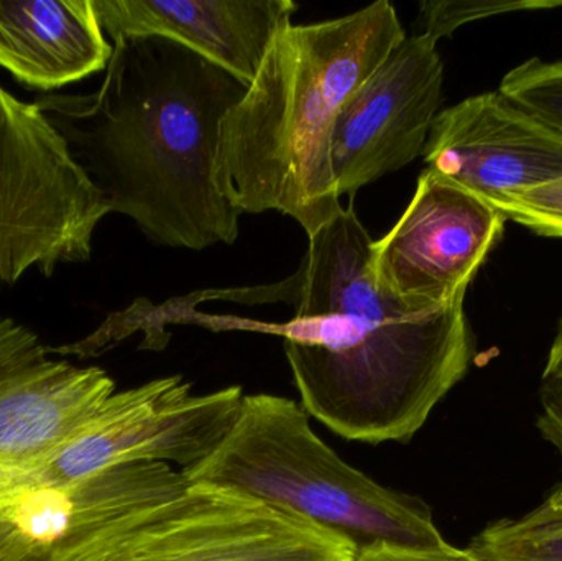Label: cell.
<instances>
[{"label":"cell","mask_w":562,"mask_h":561,"mask_svg":"<svg viewBox=\"0 0 562 561\" xmlns=\"http://www.w3.org/2000/svg\"><path fill=\"white\" fill-rule=\"evenodd\" d=\"M307 239L286 280L200 296L294 306L280 333L301 407L346 440L406 444L474 361L464 299L418 306L376 289L373 240L352 207Z\"/></svg>","instance_id":"1"},{"label":"cell","mask_w":562,"mask_h":561,"mask_svg":"<svg viewBox=\"0 0 562 561\" xmlns=\"http://www.w3.org/2000/svg\"><path fill=\"white\" fill-rule=\"evenodd\" d=\"M249 86L164 36L114 40L91 94H42L40 111L68 145L111 213L160 246L236 243L240 211L216 183L224 115Z\"/></svg>","instance_id":"2"},{"label":"cell","mask_w":562,"mask_h":561,"mask_svg":"<svg viewBox=\"0 0 562 561\" xmlns=\"http://www.w3.org/2000/svg\"><path fill=\"white\" fill-rule=\"evenodd\" d=\"M405 38L386 0L327 22L283 26L221 124V193L240 214L293 217L307 237L326 226L344 210L329 167L334 121Z\"/></svg>","instance_id":"3"},{"label":"cell","mask_w":562,"mask_h":561,"mask_svg":"<svg viewBox=\"0 0 562 561\" xmlns=\"http://www.w3.org/2000/svg\"><path fill=\"white\" fill-rule=\"evenodd\" d=\"M183 474L190 483L229 487L334 530L359 552L376 543H448L425 501L350 467L317 437L301 404L280 395H246L216 450Z\"/></svg>","instance_id":"4"},{"label":"cell","mask_w":562,"mask_h":561,"mask_svg":"<svg viewBox=\"0 0 562 561\" xmlns=\"http://www.w3.org/2000/svg\"><path fill=\"white\" fill-rule=\"evenodd\" d=\"M108 201L35 102L0 86V289L30 269L88 262Z\"/></svg>","instance_id":"5"},{"label":"cell","mask_w":562,"mask_h":561,"mask_svg":"<svg viewBox=\"0 0 562 561\" xmlns=\"http://www.w3.org/2000/svg\"><path fill=\"white\" fill-rule=\"evenodd\" d=\"M244 397L239 385L193 394L181 375L115 391L69 440L25 464L33 480L59 487L122 464L167 463L190 470L226 437Z\"/></svg>","instance_id":"6"},{"label":"cell","mask_w":562,"mask_h":561,"mask_svg":"<svg viewBox=\"0 0 562 561\" xmlns=\"http://www.w3.org/2000/svg\"><path fill=\"white\" fill-rule=\"evenodd\" d=\"M310 524L229 487L184 480L59 561H256Z\"/></svg>","instance_id":"7"},{"label":"cell","mask_w":562,"mask_h":561,"mask_svg":"<svg viewBox=\"0 0 562 561\" xmlns=\"http://www.w3.org/2000/svg\"><path fill=\"white\" fill-rule=\"evenodd\" d=\"M505 221L494 206L426 168L398 223L372 243L373 282L409 305L465 299Z\"/></svg>","instance_id":"8"},{"label":"cell","mask_w":562,"mask_h":561,"mask_svg":"<svg viewBox=\"0 0 562 561\" xmlns=\"http://www.w3.org/2000/svg\"><path fill=\"white\" fill-rule=\"evenodd\" d=\"M431 36H406L344 102L329 167L337 197L402 170L423 155L441 102L445 66Z\"/></svg>","instance_id":"9"},{"label":"cell","mask_w":562,"mask_h":561,"mask_svg":"<svg viewBox=\"0 0 562 561\" xmlns=\"http://www.w3.org/2000/svg\"><path fill=\"white\" fill-rule=\"evenodd\" d=\"M423 157L494 206L562 178V134L501 91L482 92L436 115Z\"/></svg>","instance_id":"10"},{"label":"cell","mask_w":562,"mask_h":561,"mask_svg":"<svg viewBox=\"0 0 562 561\" xmlns=\"http://www.w3.org/2000/svg\"><path fill=\"white\" fill-rule=\"evenodd\" d=\"M0 497V561H59L184 480L167 463L111 468L69 486H36L22 463Z\"/></svg>","instance_id":"11"},{"label":"cell","mask_w":562,"mask_h":561,"mask_svg":"<svg viewBox=\"0 0 562 561\" xmlns=\"http://www.w3.org/2000/svg\"><path fill=\"white\" fill-rule=\"evenodd\" d=\"M114 392L104 369L49 358L35 333L0 316V463L45 457Z\"/></svg>","instance_id":"12"},{"label":"cell","mask_w":562,"mask_h":561,"mask_svg":"<svg viewBox=\"0 0 562 561\" xmlns=\"http://www.w3.org/2000/svg\"><path fill=\"white\" fill-rule=\"evenodd\" d=\"M102 32L164 36L250 86L273 38L291 23V0H92Z\"/></svg>","instance_id":"13"},{"label":"cell","mask_w":562,"mask_h":561,"mask_svg":"<svg viewBox=\"0 0 562 561\" xmlns=\"http://www.w3.org/2000/svg\"><path fill=\"white\" fill-rule=\"evenodd\" d=\"M112 49L92 0H0V68L26 88L52 94L104 71Z\"/></svg>","instance_id":"14"},{"label":"cell","mask_w":562,"mask_h":561,"mask_svg":"<svg viewBox=\"0 0 562 561\" xmlns=\"http://www.w3.org/2000/svg\"><path fill=\"white\" fill-rule=\"evenodd\" d=\"M468 549L482 561H562V483L524 516L492 520Z\"/></svg>","instance_id":"15"},{"label":"cell","mask_w":562,"mask_h":561,"mask_svg":"<svg viewBox=\"0 0 562 561\" xmlns=\"http://www.w3.org/2000/svg\"><path fill=\"white\" fill-rule=\"evenodd\" d=\"M498 91L562 134V61L528 59L505 75Z\"/></svg>","instance_id":"16"},{"label":"cell","mask_w":562,"mask_h":561,"mask_svg":"<svg viewBox=\"0 0 562 561\" xmlns=\"http://www.w3.org/2000/svg\"><path fill=\"white\" fill-rule=\"evenodd\" d=\"M494 207L507 220L535 234L562 237V178L530 191L510 194Z\"/></svg>","instance_id":"17"},{"label":"cell","mask_w":562,"mask_h":561,"mask_svg":"<svg viewBox=\"0 0 562 561\" xmlns=\"http://www.w3.org/2000/svg\"><path fill=\"white\" fill-rule=\"evenodd\" d=\"M562 2H479V0H436L422 2V15L425 19L426 35L438 42L442 36L451 35L464 23L475 22L498 13L527 9H553Z\"/></svg>","instance_id":"18"},{"label":"cell","mask_w":562,"mask_h":561,"mask_svg":"<svg viewBox=\"0 0 562 561\" xmlns=\"http://www.w3.org/2000/svg\"><path fill=\"white\" fill-rule=\"evenodd\" d=\"M359 547L326 527L310 524L256 561H356Z\"/></svg>","instance_id":"19"},{"label":"cell","mask_w":562,"mask_h":561,"mask_svg":"<svg viewBox=\"0 0 562 561\" xmlns=\"http://www.w3.org/2000/svg\"><path fill=\"white\" fill-rule=\"evenodd\" d=\"M538 397L537 428L541 438L557 451L562 470V316L541 374Z\"/></svg>","instance_id":"20"},{"label":"cell","mask_w":562,"mask_h":561,"mask_svg":"<svg viewBox=\"0 0 562 561\" xmlns=\"http://www.w3.org/2000/svg\"><path fill=\"white\" fill-rule=\"evenodd\" d=\"M356 561H482L465 549L445 543L441 547H400L390 543H376L359 552Z\"/></svg>","instance_id":"21"}]
</instances>
